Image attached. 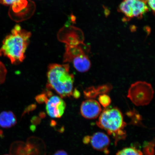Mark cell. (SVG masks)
Here are the masks:
<instances>
[{
  "instance_id": "6da1fadb",
  "label": "cell",
  "mask_w": 155,
  "mask_h": 155,
  "mask_svg": "<svg viewBox=\"0 0 155 155\" xmlns=\"http://www.w3.org/2000/svg\"><path fill=\"white\" fill-rule=\"evenodd\" d=\"M62 31V40L66 44L64 63H72L78 72L88 71L91 67V62L87 54L86 45L83 42L82 32L73 27L67 29L66 31H65L66 32L63 30Z\"/></svg>"
},
{
  "instance_id": "7a4b0ae2",
  "label": "cell",
  "mask_w": 155,
  "mask_h": 155,
  "mask_svg": "<svg viewBox=\"0 0 155 155\" xmlns=\"http://www.w3.org/2000/svg\"><path fill=\"white\" fill-rule=\"evenodd\" d=\"M31 34L15 25L11 34L6 37L0 49V56L8 58L12 63L17 64L25 59V53Z\"/></svg>"
},
{
  "instance_id": "3957f363",
  "label": "cell",
  "mask_w": 155,
  "mask_h": 155,
  "mask_svg": "<svg viewBox=\"0 0 155 155\" xmlns=\"http://www.w3.org/2000/svg\"><path fill=\"white\" fill-rule=\"evenodd\" d=\"M47 87L63 98L73 96L74 77L70 72L69 64H51L48 67Z\"/></svg>"
},
{
  "instance_id": "277c9868",
  "label": "cell",
  "mask_w": 155,
  "mask_h": 155,
  "mask_svg": "<svg viewBox=\"0 0 155 155\" xmlns=\"http://www.w3.org/2000/svg\"><path fill=\"white\" fill-rule=\"evenodd\" d=\"M96 124L98 127L112 136L116 143L125 138V128L127 124L124 120L122 112L117 107L104 109L99 116Z\"/></svg>"
},
{
  "instance_id": "5b68a950",
  "label": "cell",
  "mask_w": 155,
  "mask_h": 155,
  "mask_svg": "<svg viewBox=\"0 0 155 155\" xmlns=\"http://www.w3.org/2000/svg\"><path fill=\"white\" fill-rule=\"evenodd\" d=\"M154 91L152 85L144 81H137L132 84L127 97L137 106L148 105L152 101Z\"/></svg>"
},
{
  "instance_id": "8992f818",
  "label": "cell",
  "mask_w": 155,
  "mask_h": 155,
  "mask_svg": "<svg viewBox=\"0 0 155 155\" xmlns=\"http://www.w3.org/2000/svg\"><path fill=\"white\" fill-rule=\"evenodd\" d=\"M146 2L143 0H124L119 11L128 18H141L149 10Z\"/></svg>"
},
{
  "instance_id": "52a82bcc",
  "label": "cell",
  "mask_w": 155,
  "mask_h": 155,
  "mask_svg": "<svg viewBox=\"0 0 155 155\" xmlns=\"http://www.w3.org/2000/svg\"><path fill=\"white\" fill-rule=\"evenodd\" d=\"M84 144H90L94 150L103 152L105 154L109 153L108 148L110 140L108 136L105 133L98 132L92 136H87L83 139Z\"/></svg>"
},
{
  "instance_id": "ba28073f",
  "label": "cell",
  "mask_w": 155,
  "mask_h": 155,
  "mask_svg": "<svg viewBox=\"0 0 155 155\" xmlns=\"http://www.w3.org/2000/svg\"><path fill=\"white\" fill-rule=\"evenodd\" d=\"M46 104V110L50 117L54 118L61 117L65 109V103L61 97L53 96L49 97Z\"/></svg>"
},
{
  "instance_id": "9c48e42d",
  "label": "cell",
  "mask_w": 155,
  "mask_h": 155,
  "mask_svg": "<svg viewBox=\"0 0 155 155\" xmlns=\"http://www.w3.org/2000/svg\"><path fill=\"white\" fill-rule=\"evenodd\" d=\"M80 111L83 117L94 119L99 116L102 111L99 103L92 99H88L81 104Z\"/></svg>"
},
{
  "instance_id": "30bf717a",
  "label": "cell",
  "mask_w": 155,
  "mask_h": 155,
  "mask_svg": "<svg viewBox=\"0 0 155 155\" xmlns=\"http://www.w3.org/2000/svg\"><path fill=\"white\" fill-rule=\"evenodd\" d=\"M0 3L10 6L12 14H23L29 6L28 0H0Z\"/></svg>"
},
{
  "instance_id": "8fae6325",
  "label": "cell",
  "mask_w": 155,
  "mask_h": 155,
  "mask_svg": "<svg viewBox=\"0 0 155 155\" xmlns=\"http://www.w3.org/2000/svg\"><path fill=\"white\" fill-rule=\"evenodd\" d=\"M112 88L111 85L107 84L94 87H89L84 91V96L87 98L91 99L96 97L98 95L106 94L110 91Z\"/></svg>"
},
{
  "instance_id": "7c38bea8",
  "label": "cell",
  "mask_w": 155,
  "mask_h": 155,
  "mask_svg": "<svg viewBox=\"0 0 155 155\" xmlns=\"http://www.w3.org/2000/svg\"><path fill=\"white\" fill-rule=\"evenodd\" d=\"M17 123V119L13 112L5 111L0 114V126L4 128L13 127Z\"/></svg>"
},
{
  "instance_id": "4fadbf2b",
  "label": "cell",
  "mask_w": 155,
  "mask_h": 155,
  "mask_svg": "<svg viewBox=\"0 0 155 155\" xmlns=\"http://www.w3.org/2000/svg\"><path fill=\"white\" fill-rule=\"evenodd\" d=\"M11 155H28L29 152L27 146H25L24 143L16 141L12 143L10 150Z\"/></svg>"
},
{
  "instance_id": "5bb4252c",
  "label": "cell",
  "mask_w": 155,
  "mask_h": 155,
  "mask_svg": "<svg viewBox=\"0 0 155 155\" xmlns=\"http://www.w3.org/2000/svg\"><path fill=\"white\" fill-rule=\"evenodd\" d=\"M116 155H143L141 151L135 147H127L120 150Z\"/></svg>"
},
{
  "instance_id": "9a60e30c",
  "label": "cell",
  "mask_w": 155,
  "mask_h": 155,
  "mask_svg": "<svg viewBox=\"0 0 155 155\" xmlns=\"http://www.w3.org/2000/svg\"><path fill=\"white\" fill-rule=\"evenodd\" d=\"M98 100L100 104L105 108L108 107L111 102L110 97L106 94L100 95L99 96Z\"/></svg>"
},
{
  "instance_id": "2e32d148",
  "label": "cell",
  "mask_w": 155,
  "mask_h": 155,
  "mask_svg": "<svg viewBox=\"0 0 155 155\" xmlns=\"http://www.w3.org/2000/svg\"><path fill=\"white\" fill-rule=\"evenodd\" d=\"M52 95L51 92H48L46 93H43L41 94L38 95L36 97V99L38 103L42 104L46 103L48 98Z\"/></svg>"
},
{
  "instance_id": "e0dca14e",
  "label": "cell",
  "mask_w": 155,
  "mask_h": 155,
  "mask_svg": "<svg viewBox=\"0 0 155 155\" xmlns=\"http://www.w3.org/2000/svg\"><path fill=\"white\" fill-rule=\"evenodd\" d=\"M7 72V70L5 65L0 61V84L5 82Z\"/></svg>"
},
{
  "instance_id": "ac0fdd59",
  "label": "cell",
  "mask_w": 155,
  "mask_h": 155,
  "mask_svg": "<svg viewBox=\"0 0 155 155\" xmlns=\"http://www.w3.org/2000/svg\"><path fill=\"white\" fill-rule=\"evenodd\" d=\"M146 3L149 8L151 9L155 15V0H146Z\"/></svg>"
},
{
  "instance_id": "d6986e66",
  "label": "cell",
  "mask_w": 155,
  "mask_h": 155,
  "mask_svg": "<svg viewBox=\"0 0 155 155\" xmlns=\"http://www.w3.org/2000/svg\"><path fill=\"white\" fill-rule=\"evenodd\" d=\"M53 155H68L64 150H59L56 152Z\"/></svg>"
},
{
  "instance_id": "ffe728a7",
  "label": "cell",
  "mask_w": 155,
  "mask_h": 155,
  "mask_svg": "<svg viewBox=\"0 0 155 155\" xmlns=\"http://www.w3.org/2000/svg\"><path fill=\"white\" fill-rule=\"evenodd\" d=\"M143 1H145V2H146V0H143Z\"/></svg>"
},
{
  "instance_id": "44dd1931",
  "label": "cell",
  "mask_w": 155,
  "mask_h": 155,
  "mask_svg": "<svg viewBox=\"0 0 155 155\" xmlns=\"http://www.w3.org/2000/svg\"><path fill=\"white\" fill-rule=\"evenodd\" d=\"M9 155L6 154V155Z\"/></svg>"
}]
</instances>
